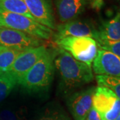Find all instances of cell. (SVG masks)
Masks as SVG:
<instances>
[{"instance_id": "17", "label": "cell", "mask_w": 120, "mask_h": 120, "mask_svg": "<svg viewBox=\"0 0 120 120\" xmlns=\"http://www.w3.org/2000/svg\"><path fill=\"white\" fill-rule=\"evenodd\" d=\"M95 79L99 86L109 88L120 99V77L97 75Z\"/></svg>"}, {"instance_id": "14", "label": "cell", "mask_w": 120, "mask_h": 120, "mask_svg": "<svg viewBox=\"0 0 120 120\" xmlns=\"http://www.w3.org/2000/svg\"><path fill=\"white\" fill-rule=\"evenodd\" d=\"M24 50L0 45V72H8L18 56Z\"/></svg>"}, {"instance_id": "10", "label": "cell", "mask_w": 120, "mask_h": 120, "mask_svg": "<svg viewBox=\"0 0 120 120\" xmlns=\"http://www.w3.org/2000/svg\"><path fill=\"white\" fill-rule=\"evenodd\" d=\"M36 22L55 30V19L50 0H22Z\"/></svg>"}, {"instance_id": "4", "label": "cell", "mask_w": 120, "mask_h": 120, "mask_svg": "<svg viewBox=\"0 0 120 120\" xmlns=\"http://www.w3.org/2000/svg\"><path fill=\"white\" fill-rule=\"evenodd\" d=\"M0 27L18 30L40 39H49L53 31L25 15L11 13L0 8Z\"/></svg>"}, {"instance_id": "1", "label": "cell", "mask_w": 120, "mask_h": 120, "mask_svg": "<svg viewBox=\"0 0 120 120\" xmlns=\"http://www.w3.org/2000/svg\"><path fill=\"white\" fill-rule=\"evenodd\" d=\"M54 53L55 68L60 74L61 89L65 93L94 80L91 67L76 60L64 49L58 48Z\"/></svg>"}, {"instance_id": "22", "label": "cell", "mask_w": 120, "mask_h": 120, "mask_svg": "<svg viewBox=\"0 0 120 120\" xmlns=\"http://www.w3.org/2000/svg\"><path fill=\"white\" fill-rule=\"evenodd\" d=\"M85 120H101L100 116L98 112L95 110L94 107H92L91 110L89 112L88 115L87 116Z\"/></svg>"}, {"instance_id": "5", "label": "cell", "mask_w": 120, "mask_h": 120, "mask_svg": "<svg viewBox=\"0 0 120 120\" xmlns=\"http://www.w3.org/2000/svg\"><path fill=\"white\" fill-rule=\"evenodd\" d=\"M47 49L42 45L25 49L18 56L8 71L15 79L17 84L23 75L44 56Z\"/></svg>"}, {"instance_id": "24", "label": "cell", "mask_w": 120, "mask_h": 120, "mask_svg": "<svg viewBox=\"0 0 120 120\" xmlns=\"http://www.w3.org/2000/svg\"><path fill=\"white\" fill-rule=\"evenodd\" d=\"M116 120H120V114L119 115V116L116 118Z\"/></svg>"}, {"instance_id": "25", "label": "cell", "mask_w": 120, "mask_h": 120, "mask_svg": "<svg viewBox=\"0 0 120 120\" xmlns=\"http://www.w3.org/2000/svg\"><path fill=\"white\" fill-rule=\"evenodd\" d=\"M119 12H120V11H119Z\"/></svg>"}, {"instance_id": "7", "label": "cell", "mask_w": 120, "mask_h": 120, "mask_svg": "<svg viewBox=\"0 0 120 120\" xmlns=\"http://www.w3.org/2000/svg\"><path fill=\"white\" fill-rule=\"evenodd\" d=\"M42 39L18 30L0 27V45L25 50L43 45Z\"/></svg>"}, {"instance_id": "18", "label": "cell", "mask_w": 120, "mask_h": 120, "mask_svg": "<svg viewBox=\"0 0 120 120\" xmlns=\"http://www.w3.org/2000/svg\"><path fill=\"white\" fill-rule=\"evenodd\" d=\"M35 120H71L65 112L57 107L47 109Z\"/></svg>"}, {"instance_id": "2", "label": "cell", "mask_w": 120, "mask_h": 120, "mask_svg": "<svg viewBox=\"0 0 120 120\" xmlns=\"http://www.w3.org/2000/svg\"><path fill=\"white\" fill-rule=\"evenodd\" d=\"M55 53L47 49L44 56L23 75L18 84L28 92H39L49 89L54 71Z\"/></svg>"}, {"instance_id": "21", "label": "cell", "mask_w": 120, "mask_h": 120, "mask_svg": "<svg viewBox=\"0 0 120 120\" xmlns=\"http://www.w3.org/2000/svg\"><path fill=\"white\" fill-rule=\"evenodd\" d=\"M120 114V99L117 98L113 108L109 112L100 116L101 120H116Z\"/></svg>"}, {"instance_id": "13", "label": "cell", "mask_w": 120, "mask_h": 120, "mask_svg": "<svg viewBox=\"0 0 120 120\" xmlns=\"http://www.w3.org/2000/svg\"><path fill=\"white\" fill-rule=\"evenodd\" d=\"M98 40H120V13L118 11L114 17L104 21L98 28Z\"/></svg>"}, {"instance_id": "15", "label": "cell", "mask_w": 120, "mask_h": 120, "mask_svg": "<svg viewBox=\"0 0 120 120\" xmlns=\"http://www.w3.org/2000/svg\"><path fill=\"white\" fill-rule=\"evenodd\" d=\"M0 8L11 13L25 15L35 20L22 0H0Z\"/></svg>"}, {"instance_id": "8", "label": "cell", "mask_w": 120, "mask_h": 120, "mask_svg": "<svg viewBox=\"0 0 120 120\" xmlns=\"http://www.w3.org/2000/svg\"><path fill=\"white\" fill-rule=\"evenodd\" d=\"M56 33L54 39L65 37H89L98 38V29L90 22L74 19L63 23L56 27Z\"/></svg>"}, {"instance_id": "9", "label": "cell", "mask_w": 120, "mask_h": 120, "mask_svg": "<svg viewBox=\"0 0 120 120\" xmlns=\"http://www.w3.org/2000/svg\"><path fill=\"white\" fill-rule=\"evenodd\" d=\"M92 68L97 75L120 77V57L100 49L93 62Z\"/></svg>"}, {"instance_id": "12", "label": "cell", "mask_w": 120, "mask_h": 120, "mask_svg": "<svg viewBox=\"0 0 120 120\" xmlns=\"http://www.w3.org/2000/svg\"><path fill=\"white\" fill-rule=\"evenodd\" d=\"M117 98L112 90L105 87L99 86L95 88L93 97V107L101 116L113 108Z\"/></svg>"}, {"instance_id": "19", "label": "cell", "mask_w": 120, "mask_h": 120, "mask_svg": "<svg viewBox=\"0 0 120 120\" xmlns=\"http://www.w3.org/2000/svg\"><path fill=\"white\" fill-rule=\"evenodd\" d=\"M98 47L107 52H109L120 57V40H98L96 41Z\"/></svg>"}, {"instance_id": "23", "label": "cell", "mask_w": 120, "mask_h": 120, "mask_svg": "<svg viewBox=\"0 0 120 120\" xmlns=\"http://www.w3.org/2000/svg\"><path fill=\"white\" fill-rule=\"evenodd\" d=\"M103 4H104L103 0H92L91 7L93 9L99 11L103 7Z\"/></svg>"}, {"instance_id": "16", "label": "cell", "mask_w": 120, "mask_h": 120, "mask_svg": "<svg viewBox=\"0 0 120 120\" xmlns=\"http://www.w3.org/2000/svg\"><path fill=\"white\" fill-rule=\"evenodd\" d=\"M17 84L15 79L9 72L0 75V103L8 96Z\"/></svg>"}, {"instance_id": "26", "label": "cell", "mask_w": 120, "mask_h": 120, "mask_svg": "<svg viewBox=\"0 0 120 120\" xmlns=\"http://www.w3.org/2000/svg\"><path fill=\"white\" fill-rule=\"evenodd\" d=\"M1 72H0V75H1Z\"/></svg>"}, {"instance_id": "20", "label": "cell", "mask_w": 120, "mask_h": 120, "mask_svg": "<svg viewBox=\"0 0 120 120\" xmlns=\"http://www.w3.org/2000/svg\"><path fill=\"white\" fill-rule=\"evenodd\" d=\"M0 120H26L23 112H15L5 109L0 112Z\"/></svg>"}, {"instance_id": "6", "label": "cell", "mask_w": 120, "mask_h": 120, "mask_svg": "<svg viewBox=\"0 0 120 120\" xmlns=\"http://www.w3.org/2000/svg\"><path fill=\"white\" fill-rule=\"evenodd\" d=\"M95 87L75 92L70 95L66 100L69 111L74 120H85L93 107V97Z\"/></svg>"}, {"instance_id": "11", "label": "cell", "mask_w": 120, "mask_h": 120, "mask_svg": "<svg viewBox=\"0 0 120 120\" xmlns=\"http://www.w3.org/2000/svg\"><path fill=\"white\" fill-rule=\"evenodd\" d=\"M90 0H56L57 13L63 23L75 19L85 11Z\"/></svg>"}, {"instance_id": "3", "label": "cell", "mask_w": 120, "mask_h": 120, "mask_svg": "<svg viewBox=\"0 0 120 120\" xmlns=\"http://www.w3.org/2000/svg\"><path fill=\"white\" fill-rule=\"evenodd\" d=\"M58 48L68 52L77 61L91 67L98 52L95 39L89 37H65L54 39Z\"/></svg>"}]
</instances>
